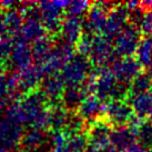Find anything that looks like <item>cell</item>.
Instances as JSON below:
<instances>
[{"label": "cell", "mask_w": 152, "mask_h": 152, "mask_svg": "<svg viewBox=\"0 0 152 152\" xmlns=\"http://www.w3.org/2000/svg\"><path fill=\"white\" fill-rule=\"evenodd\" d=\"M152 91V79L149 73H141L134 81L131 83L129 88V93L131 94H138Z\"/></svg>", "instance_id": "26"}, {"label": "cell", "mask_w": 152, "mask_h": 152, "mask_svg": "<svg viewBox=\"0 0 152 152\" xmlns=\"http://www.w3.org/2000/svg\"><path fill=\"white\" fill-rule=\"evenodd\" d=\"M126 100L131 106L134 115L140 120L149 117L152 112V91L138 94L129 93Z\"/></svg>", "instance_id": "18"}, {"label": "cell", "mask_w": 152, "mask_h": 152, "mask_svg": "<svg viewBox=\"0 0 152 152\" xmlns=\"http://www.w3.org/2000/svg\"><path fill=\"white\" fill-rule=\"evenodd\" d=\"M128 21H129V9L127 6L126 4H121L119 7L115 6L109 12L107 25L102 32V36L109 40L115 39V37L126 27Z\"/></svg>", "instance_id": "10"}, {"label": "cell", "mask_w": 152, "mask_h": 152, "mask_svg": "<svg viewBox=\"0 0 152 152\" xmlns=\"http://www.w3.org/2000/svg\"><path fill=\"white\" fill-rule=\"evenodd\" d=\"M140 7L143 10L144 12H148V11H152V1H143V2H140Z\"/></svg>", "instance_id": "32"}, {"label": "cell", "mask_w": 152, "mask_h": 152, "mask_svg": "<svg viewBox=\"0 0 152 152\" xmlns=\"http://www.w3.org/2000/svg\"><path fill=\"white\" fill-rule=\"evenodd\" d=\"M149 152H152V150H150V151H149Z\"/></svg>", "instance_id": "37"}, {"label": "cell", "mask_w": 152, "mask_h": 152, "mask_svg": "<svg viewBox=\"0 0 152 152\" xmlns=\"http://www.w3.org/2000/svg\"><path fill=\"white\" fill-rule=\"evenodd\" d=\"M137 141L143 148L152 150V124L150 122L141 121L137 128Z\"/></svg>", "instance_id": "24"}, {"label": "cell", "mask_w": 152, "mask_h": 152, "mask_svg": "<svg viewBox=\"0 0 152 152\" xmlns=\"http://www.w3.org/2000/svg\"><path fill=\"white\" fill-rule=\"evenodd\" d=\"M15 152H37V150H30V149H26V148H21L17 150V151Z\"/></svg>", "instance_id": "33"}, {"label": "cell", "mask_w": 152, "mask_h": 152, "mask_svg": "<svg viewBox=\"0 0 152 152\" xmlns=\"http://www.w3.org/2000/svg\"><path fill=\"white\" fill-rule=\"evenodd\" d=\"M110 143L117 151L128 148L137 143V130L130 126L114 128L110 135Z\"/></svg>", "instance_id": "17"}, {"label": "cell", "mask_w": 152, "mask_h": 152, "mask_svg": "<svg viewBox=\"0 0 152 152\" xmlns=\"http://www.w3.org/2000/svg\"><path fill=\"white\" fill-rule=\"evenodd\" d=\"M106 103H103L96 94H90L85 99V101L81 103L77 114L85 122H96L100 120V117L104 114Z\"/></svg>", "instance_id": "12"}, {"label": "cell", "mask_w": 152, "mask_h": 152, "mask_svg": "<svg viewBox=\"0 0 152 152\" xmlns=\"http://www.w3.org/2000/svg\"><path fill=\"white\" fill-rule=\"evenodd\" d=\"M114 50V46L111 45V40L100 34H94L89 51V60L94 68H107L109 64H113L118 59Z\"/></svg>", "instance_id": "4"}, {"label": "cell", "mask_w": 152, "mask_h": 152, "mask_svg": "<svg viewBox=\"0 0 152 152\" xmlns=\"http://www.w3.org/2000/svg\"><path fill=\"white\" fill-rule=\"evenodd\" d=\"M13 40L8 36L0 38V64L9 61L11 51L13 49Z\"/></svg>", "instance_id": "28"}, {"label": "cell", "mask_w": 152, "mask_h": 152, "mask_svg": "<svg viewBox=\"0 0 152 152\" xmlns=\"http://www.w3.org/2000/svg\"><path fill=\"white\" fill-rule=\"evenodd\" d=\"M4 18L7 32L11 34H18L20 32L23 21H25L23 16L20 11H18L15 8L6 10V12L4 13Z\"/></svg>", "instance_id": "22"}, {"label": "cell", "mask_w": 152, "mask_h": 152, "mask_svg": "<svg viewBox=\"0 0 152 152\" xmlns=\"http://www.w3.org/2000/svg\"><path fill=\"white\" fill-rule=\"evenodd\" d=\"M64 90L66 83L60 73L45 77L39 86V91L42 93L50 106L61 103Z\"/></svg>", "instance_id": "11"}, {"label": "cell", "mask_w": 152, "mask_h": 152, "mask_svg": "<svg viewBox=\"0 0 152 152\" xmlns=\"http://www.w3.org/2000/svg\"><path fill=\"white\" fill-rule=\"evenodd\" d=\"M109 10L103 2L94 4L87 12L86 20L83 21V32L91 34H102L107 25Z\"/></svg>", "instance_id": "9"}, {"label": "cell", "mask_w": 152, "mask_h": 152, "mask_svg": "<svg viewBox=\"0 0 152 152\" xmlns=\"http://www.w3.org/2000/svg\"><path fill=\"white\" fill-rule=\"evenodd\" d=\"M8 93V76L0 70V97L7 96Z\"/></svg>", "instance_id": "30"}, {"label": "cell", "mask_w": 152, "mask_h": 152, "mask_svg": "<svg viewBox=\"0 0 152 152\" xmlns=\"http://www.w3.org/2000/svg\"><path fill=\"white\" fill-rule=\"evenodd\" d=\"M90 96L83 86L80 87H66L64 92L61 104L70 112H77L81 103L85 101V99Z\"/></svg>", "instance_id": "19"}, {"label": "cell", "mask_w": 152, "mask_h": 152, "mask_svg": "<svg viewBox=\"0 0 152 152\" xmlns=\"http://www.w3.org/2000/svg\"><path fill=\"white\" fill-rule=\"evenodd\" d=\"M139 29L144 37H152V11L144 12L139 23Z\"/></svg>", "instance_id": "29"}, {"label": "cell", "mask_w": 152, "mask_h": 152, "mask_svg": "<svg viewBox=\"0 0 152 152\" xmlns=\"http://www.w3.org/2000/svg\"><path fill=\"white\" fill-rule=\"evenodd\" d=\"M8 151V150H7V149L4 148V145H2V144L0 143V152H7Z\"/></svg>", "instance_id": "34"}, {"label": "cell", "mask_w": 152, "mask_h": 152, "mask_svg": "<svg viewBox=\"0 0 152 152\" xmlns=\"http://www.w3.org/2000/svg\"><path fill=\"white\" fill-rule=\"evenodd\" d=\"M92 71V64L89 58L77 53L61 70L60 75L66 87H80L85 83Z\"/></svg>", "instance_id": "1"}, {"label": "cell", "mask_w": 152, "mask_h": 152, "mask_svg": "<svg viewBox=\"0 0 152 152\" xmlns=\"http://www.w3.org/2000/svg\"><path fill=\"white\" fill-rule=\"evenodd\" d=\"M141 34L139 27L134 25L126 26L114 39L113 46L117 56L121 58H132L142 40Z\"/></svg>", "instance_id": "5"}, {"label": "cell", "mask_w": 152, "mask_h": 152, "mask_svg": "<svg viewBox=\"0 0 152 152\" xmlns=\"http://www.w3.org/2000/svg\"><path fill=\"white\" fill-rule=\"evenodd\" d=\"M70 1H43L37 4L47 32L51 34L60 32L64 19L62 18L64 11L67 10Z\"/></svg>", "instance_id": "2"}, {"label": "cell", "mask_w": 152, "mask_h": 152, "mask_svg": "<svg viewBox=\"0 0 152 152\" xmlns=\"http://www.w3.org/2000/svg\"><path fill=\"white\" fill-rule=\"evenodd\" d=\"M60 34L64 42L75 46L83 34V20L80 17L67 16L64 19Z\"/></svg>", "instance_id": "15"}, {"label": "cell", "mask_w": 152, "mask_h": 152, "mask_svg": "<svg viewBox=\"0 0 152 152\" xmlns=\"http://www.w3.org/2000/svg\"><path fill=\"white\" fill-rule=\"evenodd\" d=\"M91 4L88 1H70L67 8L68 16L72 17H80L85 12H88Z\"/></svg>", "instance_id": "27"}, {"label": "cell", "mask_w": 152, "mask_h": 152, "mask_svg": "<svg viewBox=\"0 0 152 152\" xmlns=\"http://www.w3.org/2000/svg\"><path fill=\"white\" fill-rule=\"evenodd\" d=\"M149 75H150V77H151V79H152V66L149 68Z\"/></svg>", "instance_id": "35"}, {"label": "cell", "mask_w": 152, "mask_h": 152, "mask_svg": "<svg viewBox=\"0 0 152 152\" xmlns=\"http://www.w3.org/2000/svg\"><path fill=\"white\" fill-rule=\"evenodd\" d=\"M118 152H149V151L137 142V143L132 144V145H130V147L123 149V150H120V151H118Z\"/></svg>", "instance_id": "31"}, {"label": "cell", "mask_w": 152, "mask_h": 152, "mask_svg": "<svg viewBox=\"0 0 152 152\" xmlns=\"http://www.w3.org/2000/svg\"><path fill=\"white\" fill-rule=\"evenodd\" d=\"M135 59L142 67L152 66V37L142 38L135 52Z\"/></svg>", "instance_id": "23"}, {"label": "cell", "mask_w": 152, "mask_h": 152, "mask_svg": "<svg viewBox=\"0 0 152 152\" xmlns=\"http://www.w3.org/2000/svg\"><path fill=\"white\" fill-rule=\"evenodd\" d=\"M32 61H34V57H32L31 46L25 41L17 40L9 58L10 64L15 69H17L18 71H21L26 68L30 67Z\"/></svg>", "instance_id": "14"}, {"label": "cell", "mask_w": 152, "mask_h": 152, "mask_svg": "<svg viewBox=\"0 0 152 152\" xmlns=\"http://www.w3.org/2000/svg\"><path fill=\"white\" fill-rule=\"evenodd\" d=\"M17 73L20 91L21 93H26V94L36 91L37 87L40 86L43 79L41 68L36 64H31L30 67L26 68L21 71H18Z\"/></svg>", "instance_id": "13"}, {"label": "cell", "mask_w": 152, "mask_h": 152, "mask_svg": "<svg viewBox=\"0 0 152 152\" xmlns=\"http://www.w3.org/2000/svg\"><path fill=\"white\" fill-rule=\"evenodd\" d=\"M51 152H76L68 143V135L64 131H55L50 137Z\"/></svg>", "instance_id": "25"}, {"label": "cell", "mask_w": 152, "mask_h": 152, "mask_svg": "<svg viewBox=\"0 0 152 152\" xmlns=\"http://www.w3.org/2000/svg\"><path fill=\"white\" fill-rule=\"evenodd\" d=\"M53 41L52 39L49 37H45V38L40 39L38 41L31 46L32 48V57H34V61L36 62V66H42L48 57L50 55L51 50L53 48Z\"/></svg>", "instance_id": "21"}, {"label": "cell", "mask_w": 152, "mask_h": 152, "mask_svg": "<svg viewBox=\"0 0 152 152\" xmlns=\"http://www.w3.org/2000/svg\"><path fill=\"white\" fill-rule=\"evenodd\" d=\"M103 117L110 126L117 128L129 126L135 115L127 100H112L107 102Z\"/></svg>", "instance_id": "6"}, {"label": "cell", "mask_w": 152, "mask_h": 152, "mask_svg": "<svg viewBox=\"0 0 152 152\" xmlns=\"http://www.w3.org/2000/svg\"><path fill=\"white\" fill-rule=\"evenodd\" d=\"M73 56V46L64 42V40L55 43L46 62L42 66H40L43 78L50 75L60 73V70L64 69V66L72 59Z\"/></svg>", "instance_id": "3"}, {"label": "cell", "mask_w": 152, "mask_h": 152, "mask_svg": "<svg viewBox=\"0 0 152 152\" xmlns=\"http://www.w3.org/2000/svg\"><path fill=\"white\" fill-rule=\"evenodd\" d=\"M72 114L62 104H49L48 109V126L49 129L55 131H66L68 128Z\"/></svg>", "instance_id": "16"}, {"label": "cell", "mask_w": 152, "mask_h": 152, "mask_svg": "<svg viewBox=\"0 0 152 152\" xmlns=\"http://www.w3.org/2000/svg\"><path fill=\"white\" fill-rule=\"evenodd\" d=\"M47 140H48V135L45 130L37 129V128H30L23 133L21 145L22 148L37 150L46 143Z\"/></svg>", "instance_id": "20"}, {"label": "cell", "mask_w": 152, "mask_h": 152, "mask_svg": "<svg viewBox=\"0 0 152 152\" xmlns=\"http://www.w3.org/2000/svg\"><path fill=\"white\" fill-rule=\"evenodd\" d=\"M149 122L152 124V112L150 113V115H149Z\"/></svg>", "instance_id": "36"}, {"label": "cell", "mask_w": 152, "mask_h": 152, "mask_svg": "<svg viewBox=\"0 0 152 152\" xmlns=\"http://www.w3.org/2000/svg\"><path fill=\"white\" fill-rule=\"evenodd\" d=\"M110 69L119 83L124 87L131 86L135 78L142 73V66L135 58H119L111 64Z\"/></svg>", "instance_id": "7"}, {"label": "cell", "mask_w": 152, "mask_h": 152, "mask_svg": "<svg viewBox=\"0 0 152 152\" xmlns=\"http://www.w3.org/2000/svg\"><path fill=\"white\" fill-rule=\"evenodd\" d=\"M22 124L7 115L0 120V143L7 150H13L21 144L23 137Z\"/></svg>", "instance_id": "8"}]
</instances>
